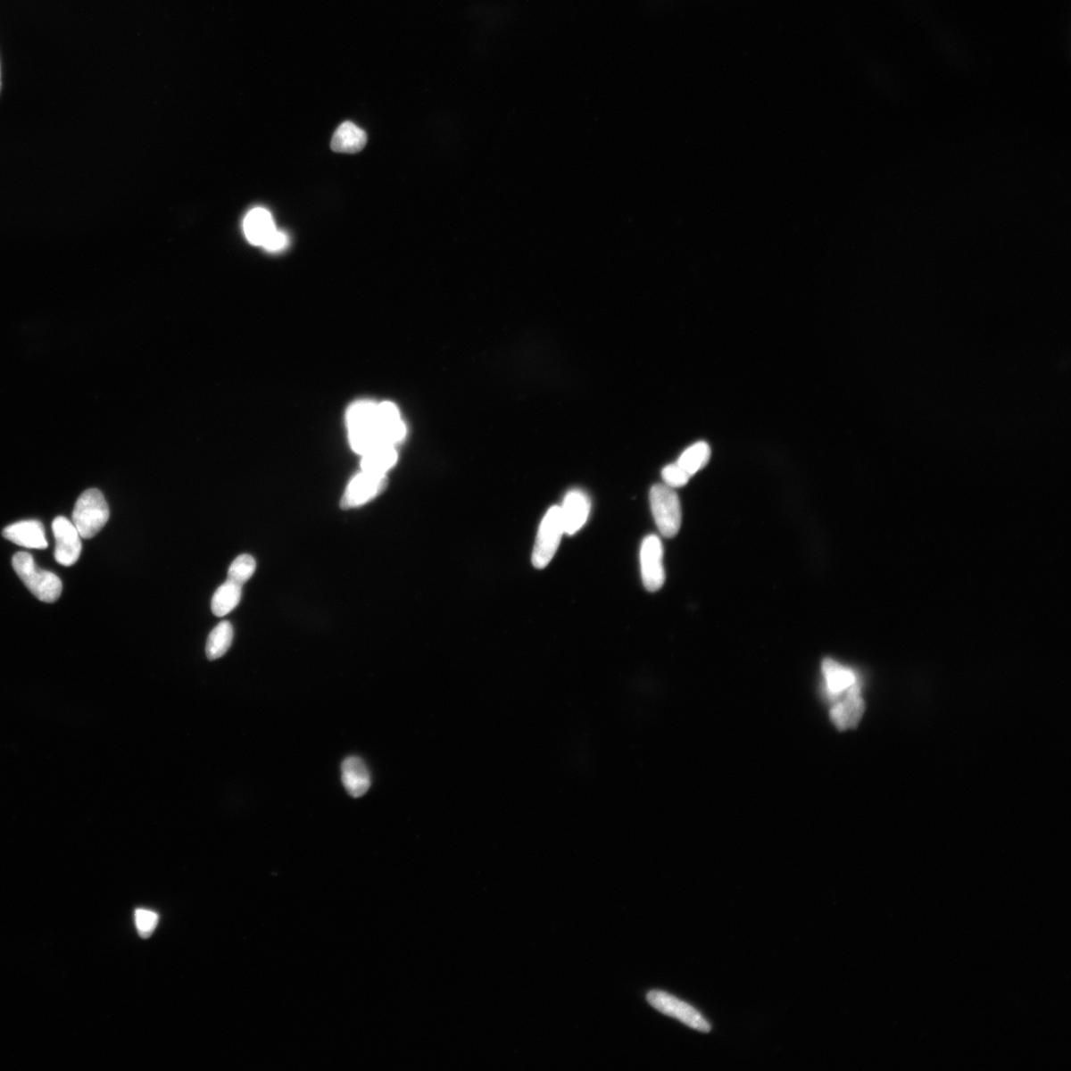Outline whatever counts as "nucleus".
<instances>
[{
    "label": "nucleus",
    "instance_id": "obj_1",
    "mask_svg": "<svg viewBox=\"0 0 1071 1071\" xmlns=\"http://www.w3.org/2000/svg\"><path fill=\"white\" fill-rule=\"evenodd\" d=\"M12 566L22 583L39 601L52 603L59 600L62 591L61 579L51 571L38 568L30 553H15Z\"/></svg>",
    "mask_w": 1071,
    "mask_h": 1071
},
{
    "label": "nucleus",
    "instance_id": "obj_2",
    "mask_svg": "<svg viewBox=\"0 0 1071 1071\" xmlns=\"http://www.w3.org/2000/svg\"><path fill=\"white\" fill-rule=\"evenodd\" d=\"M71 519L83 539H92L100 533L110 519V507L101 491L86 490L77 500Z\"/></svg>",
    "mask_w": 1071,
    "mask_h": 1071
},
{
    "label": "nucleus",
    "instance_id": "obj_3",
    "mask_svg": "<svg viewBox=\"0 0 1071 1071\" xmlns=\"http://www.w3.org/2000/svg\"><path fill=\"white\" fill-rule=\"evenodd\" d=\"M378 403L369 400L355 402L346 412L350 442L359 448H368L382 442L377 423ZM387 445V444H386Z\"/></svg>",
    "mask_w": 1071,
    "mask_h": 1071
},
{
    "label": "nucleus",
    "instance_id": "obj_4",
    "mask_svg": "<svg viewBox=\"0 0 1071 1071\" xmlns=\"http://www.w3.org/2000/svg\"><path fill=\"white\" fill-rule=\"evenodd\" d=\"M652 513L660 534L674 538L682 525V508L674 489L666 485H655L651 489Z\"/></svg>",
    "mask_w": 1071,
    "mask_h": 1071
},
{
    "label": "nucleus",
    "instance_id": "obj_5",
    "mask_svg": "<svg viewBox=\"0 0 1071 1071\" xmlns=\"http://www.w3.org/2000/svg\"><path fill=\"white\" fill-rule=\"evenodd\" d=\"M565 534L560 507L552 506L544 516L537 538H536L532 562L536 569L546 568L556 555L562 536Z\"/></svg>",
    "mask_w": 1071,
    "mask_h": 1071
},
{
    "label": "nucleus",
    "instance_id": "obj_6",
    "mask_svg": "<svg viewBox=\"0 0 1071 1071\" xmlns=\"http://www.w3.org/2000/svg\"><path fill=\"white\" fill-rule=\"evenodd\" d=\"M664 550L662 542L656 535H650L642 543L640 551L641 574L647 591L655 593L665 583L663 566Z\"/></svg>",
    "mask_w": 1071,
    "mask_h": 1071
},
{
    "label": "nucleus",
    "instance_id": "obj_7",
    "mask_svg": "<svg viewBox=\"0 0 1071 1071\" xmlns=\"http://www.w3.org/2000/svg\"><path fill=\"white\" fill-rule=\"evenodd\" d=\"M648 1002L653 1006L656 1010L668 1017H676L683 1024L691 1026L694 1030L702 1033H709L711 1026L708 1021L703 1019V1017L694 1008L687 1005L680 1000L668 995L662 991H651L647 995Z\"/></svg>",
    "mask_w": 1071,
    "mask_h": 1071
},
{
    "label": "nucleus",
    "instance_id": "obj_8",
    "mask_svg": "<svg viewBox=\"0 0 1071 1071\" xmlns=\"http://www.w3.org/2000/svg\"><path fill=\"white\" fill-rule=\"evenodd\" d=\"M52 530L56 540L55 560L64 567L75 565L82 552V537L75 525L59 516L53 521Z\"/></svg>",
    "mask_w": 1071,
    "mask_h": 1071
},
{
    "label": "nucleus",
    "instance_id": "obj_9",
    "mask_svg": "<svg viewBox=\"0 0 1071 1071\" xmlns=\"http://www.w3.org/2000/svg\"><path fill=\"white\" fill-rule=\"evenodd\" d=\"M387 485L388 479L386 475H377V473L363 471L361 475L353 478L351 485L348 486L342 499L341 506L344 509H350L362 505L369 502L373 497L380 494L387 487Z\"/></svg>",
    "mask_w": 1071,
    "mask_h": 1071
},
{
    "label": "nucleus",
    "instance_id": "obj_10",
    "mask_svg": "<svg viewBox=\"0 0 1071 1071\" xmlns=\"http://www.w3.org/2000/svg\"><path fill=\"white\" fill-rule=\"evenodd\" d=\"M864 711L865 702L861 696L860 686L856 684L847 691L845 699L830 710V718L839 730H846L859 726Z\"/></svg>",
    "mask_w": 1071,
    "mask_h": 1071
},
{
    "label": "nucleus",
    "instance_id": "obj_11",
    "mask_svg": "<svg viewBox=\"0 0 1071 1071\" xmlns=\"http://www.w3.org/2000/svg\"><path fill=\"white\" fill-rule=\"evenodd\" d=\"M560 507L565 534L575 535L583 528L588 519L591 500L583 491L571 490Z\"/></svg>",
    "mask_w": 1071,
    "mask_h": 1071
},
{
    "label": "nucleus",
    "instance_id": "obj_12",
    "mask_svg": "<svg viewBox=\"0 0 1071 1071\" xmlns=\"http://www.w3.org/2000/svg\"><path fill=\"white\" fill-rule=\"evenodd\" d=\"M5 539L29 549L44 550L48 547L44 526L37 520H29L7 526L3 531Z\"/></svg>",
    "mask_w": 1071,
    "mask_h": 1071
},
{
    "label": "nucleus",
    "instance_id": "obj_13",
    "mask_svg": "<svg viewBox=\"0 0 1071 1071\" xmlns=\"http://www.w3.org/2000/svg\"><path fill=\"white\" fill-rule=\"evenodd\" d=\"M377 423L384 444L396 446L406 436V426L402 421L399 410L391 402L378 404Z\"/></svg>",
    "mask_w": 1071,
    "mask_h": 1071
},
{
    "label": "nucleus",
    "instance_id": "obj_14",
    "mask_svg": "<svg viewBox=\"0 0 1071 1071\" xmlns=\"http://www.w3.org/2000/svg\"><path fill=\"white\" fill-rule=\"evenodd\" d=\"M342 780L346 792L353 798L364 796L371 785L368 766L355 756L348 757L343 762Z\"/></svg>",
    "mask_w": 1071,
    "mask_h": 1071
},
{
    "label": "nucleus",
    "instance_id": "obj_15",
    "mask_svg": "<svg viewBox=\"0 0 1071 1071\" xmlns=\"http://www.w3.org/2000/svg\"><path fill=\"white\" fill-rule=\"evenodd\" d=\"M244 230L250 244L263 247L277 228L270 211L255 208L246 214Z\"/></svg>",
    "mask_w": 1071,
    "mask_h": 1071
},
{
    "label": "nucleus",
    "instance_id": "obj_16",
    "mask_svg": "<svg viewBox=\"0 0 1071 1071\" xmlns=\"http://www.w3.org/2000/svg\"><path fill=\"white\" fill-rule=\"evenodd\" d=\"M366 142L368 136L365 131L354 123L345 121L336 130L330 146L337 154H353L361 151Z\"/></svg>",
    "mask_w": 1071,
    "mask_h": 1071
},
{
    "label": "nucleus",
    "instance_id": "obj_17",
    "mask_svg": "<svg viewBox=\"0 0 1071 1071\" xmlns=\"http://www.w3.org/2000/svg\"><path fill=\"white\" fill-rule=\"evenodd\" d=\"M821 669H823L826 691L832 696H838L857 684V677L851 669L839 665L832 659H825Z\"/></svg>",
    "mask_w": 1071,
    "mask_h": 1071
},
{
    "label": "nucleus",
    "instance_id": "obj_18",
    "mask_svg": "<svg viewBox=\"0 0 1071 1071\" xmlns=\"http://www.w3.org/2000/svg\"><path fill=\"white\" fill-rule=\"evenodd\" d=\"M243 594V585L231 582L221 585L214 593L212 600V611L218 618L228 615L239 604Z\"/></svg>",
    "mask_w": 1071,
    "mask_h": 1071
},
{
    "label": "nucleus",
    "instance_id": "obj_19",
    "mask_svg": "<svg viewBox=\"0 0 1071 1071\" xmlns=\"http://www.w3.org/2000/svg\"><path fill=\"white\" fill-rule=\"evenodd\" d=\"M398 453L395 446L383 445L363 454L361 467L363 471L386 475V472L395 466Z\"/></svg>",
    "mask_w": 1071,
    "mask_h": 1071
},
{
    "label": "nucleus",
    "instance_id": "obj_20",
    "mask_svg": "<svg viewBox=\"0 0 1071 1071\" xmlns=\"http://www.w3.org/2000/svg\"><path fill=\"white\" fill-rule=\"evenodd\" d=\"M234 639V628L228 621H222L210 633L205 654L211 660L220 659L227 653Z\"/></svg>",
    "mask_w": 1071,
    "mask_h": 1071
},
{
    "label": "nucleus",
    "instance_id": "obj_21",
    "mask_svg": "<svg viewBox=\"0 0 1071 1071\" xmlns=\"http://www.w3.org/2000/svg\"><path fill=\"white\" fill-rule=\"evenodd\" d=\"M710 445L707 443H695L681 454L677 463L685 471L687 476L693 477L696 472L707 466L710 459Z\"/></svg>",
    "mask_w": 1071,
    "mask_h": 1071
},
{
    "label": "nucleus",
    "instance_id": "obj_22",
    "mask_svg": "<svg viewBox=\"0 0 1071 1071\" xmlns=\"http://www.w3.org/2000/svg\"><path fill=\"white\" fill-rule=\"evenodd\" d=\"M256 569V561L250 555L238 556L228 569V579L236 584L244 585L254 575Z\"/></svg>",
    "mask_w": 1071,
    "mask_h": 1071
},
{
    "label": "nucleus",
    "instance_id": "obj_23",
    "mask_svg": "<svg viewBox=\"0 0 1071 1071\" xmlns=\"http://www.w3.org/2000/svg\"><path fill=\"white\" fill-rule=\"evenodd\" d=\"M134 921H136L137 930L142 939H148L156 930L159 916L154 910L137 909L134 913Z\"/></svg>",
    "mask_w": 1071,
    "mask_h": 1071
},
{
    "label": "nucleus",
    "instance_id": "obj_24",
    "mask_svg": "<svg viewBox=\"0 0 1071 1071\" xmlns=\"http://www.w3.org/2000/svg\"><path fill=\"white\" fill-rule=\"evenodd\" d=\"M662 477L665 485L671 488L683 487L691 478L677 463L667 466L662 471Z\"/></svg>",
    "mask_w": 1071,
    "mask_h": 1071
},
{
    "label": "nucleus",
    "instance_id": "obj_25",
    "mask_svg": "<svg viewBox=\"0 0 1071 1071\" xmlns=\"http://www.w3.org/2000/svg\"><path fill=\"white\" fill-rule=\"evenodd\" d=\"M288 245V236L286 235L285 232L277 229L271 237L267 240V243L264 245L263 248L267 250L268 253H280L283 249L287 247Z\"/></svg>",
    "mask_w": 1071,
    "mask_h": 1071
},
{
    "label": "nucleus",
    "instance_id": "obj_26",
    "mask_svg": "<svg viewBox=\"0 0 1071 1071\" xmlns=\"http://www.w3.org/2000/svg\"><path fill=\"white\" fill-rule=\"evenodd\" d=\"M0 79H2V75H0ZM0 87H2V79H0Z\"/></svg>",
    "mask_w": 1071,
    "mask_h": 1071
}]
</instances>
